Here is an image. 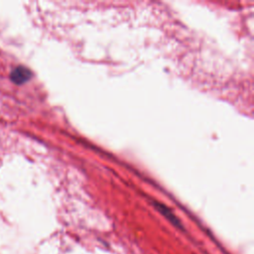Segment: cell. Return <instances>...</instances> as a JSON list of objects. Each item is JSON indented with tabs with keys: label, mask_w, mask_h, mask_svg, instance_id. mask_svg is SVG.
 I'll return each mask as SVG.
<instances>
[{
	"label": "cell",
	"mask_w": 254,
	"mask_h": 254,
	"mask_svg": "<svg viewBox=\"0 0 254 254\" xmlns=\"http://www.w3.org/2000/svg\"><path fill=\"white\" fill-rule=\"evenodd\" d=\"M11 80L16 84H23L32 77V71L23 65L15 67L11 72Z\"/></svg>",
	"instance_id": "cell-1"
},
{
	"label": "cell",
	"mask_w": 254,
	"mask_h": 254,
	"mask_svg": "<svg viewBox=\"0 0 254 254\" xmlns=\"http://www.w3.org/2000/svg\"><path fill=\"white\" fill-rule=\"evenodd\" d=\"M153 203H154V206L156 207V209H157L162 215H164L173 225H175L176 227H178V228H180V229H183V228H184L183 225H182V223H181V221H180V219L174 214V212H173L168 206H166L165 204H163V203H161V202H158V201H154Z\"/></svg>",
	"instance_id": "cell-2"
}]
</instances>
